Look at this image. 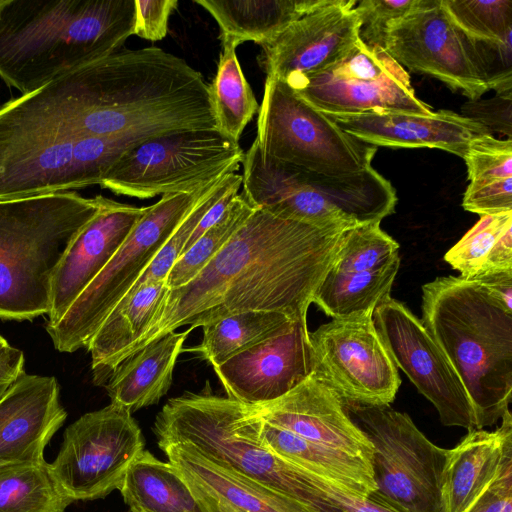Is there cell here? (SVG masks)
<instances>
[{"mask_svg": "<svg viewBox=\"0 0 512 512\" xmlns=\"http://www.w3.org/2000/svg\"><path fill=\"white\" fill-rule=\"evenodd\" d=\"M72 502L46 461L0 466V512H65Z\"/></svg>", "mask_w": 512, "mask_h": 512, "instance_id": "cell-33", "label": "cell"}, {"mask_svg": "<svg viewBox=\"0 0 512 512\" xmlns=\"http://www.w3.org/2000/svg\"><path fill=\"white\" fill-rule=\"evenodd\" d=\"M263 155L331 176L371 167L377 147L341 129L282 80L266 77L254 140Z\"/></svg>", "mask_w": 512, "mask_h": 512, "instance_id": "cell-9", "label": "cell"}, {"mask_svg": "<svg viewBox=\"0 0 512 512\" xmlns=\"http://www.w3.org/2000/svg\"><path fill=\"white\" fill-rule=\"evenodd\" d=\"M238 182H242V176L231 173L210 185L206 193L185 216L129 292L144 283L166 281L172 266L184 253L186 245L202 217L229 188Z\"/></svg>", "mask_w": 512, "mask_h": 512, "instance_id": "cell-36", "label": "cell"}, {"mask_svg": "<svg viewBox=\"0 0 512 512\" xmlns=\"http://www.w3.org/2000/svg\"><path fill=\"white\" fill-rule=\"evenodd\" d=\"M250 406L265 422L372 462V444L348 415L343 400L312 374L284 396Z\"/></svg>", "mask_w": 512, "mask_h": 512, "instance_id": "cell-19", "label": "cell"}, {"mask_svg": "<svg viewBox=\"0 0 512 512\" xmlns=\"http://www.w3.org/2000/svg\"><path fill=\"white\" fill-rule=\"evenodd\" d=\"M344 407L372 444L373 494L401 512H441L449 449L432 443L408 414L390 405Z\"/></svg>", "mask_w": 512, "mask_h": 512, "instance_id": "cell-10", "label": "cell"}, {"mask_svg": "<svg viewBox=\"0 0 512 512\" xmlns=\"http://www.w3.org/2000/svg\"><path fill=\"white\" fill-rule=\"evenodd\" d=\"M424 327L463 384L477 428L496 423L512 398V314L474 280L442 276L422 286Z\"/></svg>", "mask_w": 512, "mask_h": 512, "instance_id": "cell-4", "label": "cell"}, {"mask_svg": "<svg viewBox=\"0 0 512 512\" xmlns=\"http://www.w3.org/2000/svg\"><path fill=\"white\" fill-rule=\"evenodd\" d=\"M203 512H317L218 464L187 442L159 447Z\"/></svg>", "mask_w": 512, "mask_h": 512, "instance_id": "cell-22", "label": "cell"}, {"mask_svg": "<svg viewBox=\"0 0 512 512\" xmlns=\"http://www.w3.org/2000/svg\"><path fill=\"white\" fill-rule=\"evenodd\" d=\"M471 40L489 90L512 93V31L501 39Z\"/></svg>", "mask_w": 512, "mask_h": 512, "instance_id": "cell-40", "label": "cell"}, {"mask_svg": "<svg viewBox=\"0 0 512 512\" xmlns=\"http://www.w3.org/2000/svg\"><path fill=\"white\" fill-rule=\"evenodd\" d=\"M444 259L466 280L490 272L512 271V211L482 215Z\"/></svg>", "mask_w": 512, "mask_h": 512, "instance_id": "cell-29", "label": "cell"}, {"mask_svg": "<svg viewBox=\"0 0 512 512\" xmlns=\"http://www.w3.org/2000/svg\"><path fill=\"white\" fill-rule=\"evenodd\" d=\"M399 244L380 222L357 225L345 231L331 269L340 272L374 271L399 257Z\"/></svg>", "mask_w": 512, "mask_h": 512, "instance_id": "cell-35", "label": "cell"}, {"mask_svg": "<svg viewBox=\"0 0 512 512\" xmlns=\"http://www.w3.org/2000/svg\"><path fill=\"white\" fill-rule=\"evenodd\" d=\"M292 320L297 319L284 312L268 310L229 315L202 326V341L186 351L198 353L216 367L272 337Z\"/></svg>", "mask_w": 512, "mask_h": 512, "instance_id": "cell-32", "label": "cell"}, {"mask_svg": "<svg viewBox=\"0 0 512 512\" xmlns=\"http://www.w3.org/2000/svg\"><path fill=\"white\" fill-rule=\"evenodd\" d=\"M356 0H328L262 46L266 77L282 81L310 76L343 59L359 40Z\"/></svg>", "mask_w": 512, "mask_h": 512, "instance_id": "cell-16", "label": "cell"}, {"mask_svg": "<svg viewBox=\"0 0 512 512\" xmlns=\"http://www.w3.org/2000/svg\"><path fill=\"white\" fill-rule=\"evenodd\" d=\"M495 431L474 429L449 449L441 485V512H465L512 453V416L508 410Z\"/></svg>", "mask_w": 512, "mask_h": 512, "instance_id": "cell-23", "label": "cell"}, {"mask_svg": "<svg viewBox=\"0 0 512 512\" xmlns=\"http://www.w3.org/2000/svg\"><path fill=\"white\" fill-rule=\"evenodd\" d=\"M442 4L473 39H501L512 31V0H442Z\"/></svg>", "mask_w": 512, "mask_h": 512, "instance_id": "cell-37", "label": "cell"}, {"mask_svg": "<svg viewBox=\"0 0 512 512\" xmlns=\"http://www.w3.org/2000/svg\"><path fill=\"white\" fill-rule=\"evenodd\" d=\"M133 512H141V511H133Z\"/></svg>", "mask_w": 512, "mask_h": 512, "instance_id": "cell-49", "label": "cell"}, {"mask_svg": "<svg viewBox=\"0 0 512 512\" xmlns=\"http://www.w3.org/2000/svg\"><path fill=\"white\" fill-rule=\"evenodd\" d=\"M95 216L72 240L54 274L47 324L57 323L120 248L148 207L98 195Z\"/></svg>", "mask_w": 512, "mask_h": 512, "instance_id": "cell-18", "label": "cell"}, {"mask_svg": "<svg viewBox=\"0 0 512 512\" xmlns=\"http://www.w3.org/2000/svg\"><path fill=\"white\" fill-rule=\"evenodd\" d=\"M211 184L192 193L162 196L148 206L120 248L62 318L46 325L56 350L72 353L88 346L108 314L130 291Z\"/></svg>", "mask_w": 512, "mask_h": 512, "instance_id": "cell-7", "label": "cell"}, {"mask_svg": "<svg viewBox=\"0 0 512 512\" xmlns=\"http://www.w3.org/2000/svg\"><path fill=\"white\" fill-rule=\"evenodd\" d=\"M242 166L241 194L252 207L320 228L381 222L397 201L392 184L372 166L350 175L320 174L263 155L255 141Z\"/></svg>", "mask_w": 512, "mask_h": 512, "instance_id": "cell-6", "label": "cell"}, {"mask_svg": "<svg viewBox=\"0 0 512 512\" xmlns=\"http://www.w3.org/2000/svg\"><path fill=\"white\" fill-rule=\"evenodd\" d=\"M134 22V0H0V78L32 93L118 51Z\"/></svg>", "mask_w": 512, "mask_h": 512, "instance_id": "cell-3", "label": "cell"}, {"mask_svg": "<svg viewBox=\"0 0 512 512\" xmlns=\"http://www.w3.org/2000/svg\"><path fill=\"white\" fill-rule=\"evenodd\" d=\"M384 49L403 68L432 76L470 100L489 91L471 38L453 21L442 0H423L393 21Z\"/></svg>", "mask_w": 512, "mask_h": 512, "instance_id": "cell-14", "label": "cell"}, {"mask_svg": "<svg viewBox=\"0 0 512 512\" xmlns=\"http://www.w3.org/2000/svg\"><path fill=\"white\" fill-rule=\"evenodd\" d=\"M372 314L365 311L332 319L309 332L311 374L343 402L390 405L401 380Z\"/></svg>", "mask_w": 512, "mask_h": 512, "instance_id": "cell-13", "label": "cell"}, {"mask_svg": "<svg viewBox=\"0 0 512 512\" xmlns=\"http://www.w3.org/2000/svg\"><path fill=\"white\" fill-rule=\"evenodd\" d=\"M284 82L298 97L325 114L433 113L416 97L405 68L385 49L368 46L360 38L331 67Z\"/></svg>", "mask_w": 512, "mask_h": 512, "instance_id": "cell-12", "label": "cell"}, {"mask_svg": "<svg viewBox=\"0 0 512 512\" xmlns=\"http://www.w3.org/2000/svg\"><path fill=\"white\" fill-rule=\"evenodd\" d=\"M98 196L57 192L0 201V319L48 314L54 274Z\"/></svg>", "mask_w": 512, "mask_h": 512, "instance_id": "cell-5", "label": "cell"}, {"mask_svg": "<svg viewBox=\"0 0 512 512\" xmlns=\"http://www.w3.org/2000/svg\"><path fill=\"white\" fill-rule=\"evenodd\" d=\"M473 280L512 314V271L485 273Z\"/></svg>", "mask_w": 512, "mask_h": 512, "instance_id": "cell-45", "label": "cell"}, {"mask_svg": "<svg viewBox=\"0 0 512 512\" xmlns=\"http://www.w3.org/2000/svg\"><path fill=\"white\" fill-rule=\"evenodd\" d=\"M345 231L255 209L193 280L169 290L159 315L125 358L182 326L202 327L245 311H280L307 319Z\"/></svg>", "mask_w": 512, "mask_h": 512, "instance_id": "cell-2", "label": "cell"}, {"mask_svg": "<svg viewBox=\"0 0 512 512\" xmlns=\"http://www.w3.org/2000/svg\"><path fill=\"white\" fill-rule=\"evenodd\" d=\"M243 158L239 143L217 130L177 132L126 150L100 186L138 199L192 193L236 173Z\"/></svg>", "mask_w": 512, "mask_h": 512, "instance_id": "cell-8", "label": "cell"}, {"mask_svg": "<svg viewBox=\"0 0 512 512\" xmlns=\"http://www.w3.org/2000/svg\"><path fill=\"white\" fill-rule=\"evenodd\" d=\"M8 116L28 134L107 137L133 145L217 130L202 75L157 47L118 50L79 66L10 100Z\"/></svg>", "mask_w": 512, "mask_h": 512, "instance_id": "cell-1", "label": "cell"}, {"mask_svg": "<svg viewBox=\"0 0 512 512\" xmlns=\"http://www.w3.org/2000/svg\"><path fill=\"white\" fill-rule=\"evenodd\" d=\"M242 182H238L229 188L205 213L197 227L193 231L184 253L196 242V240L210 227H212L225 213L231 200L238 194ZM183 253V254H184ZM182 254V255H183Z\"/></svg>", "mask_w": 512, "mask_h": 512, "instance_id": "cell-47", "label": "cell"}, {"mask_svg": "<svg viewBox=\"0 0 512 512\" xmlns=\"http://www.w3.org/2000/svg\"><path fill=\"white\" fill-rule=\"evenodd\" d=\"M135 22L133 34L149 41L162 40L168 30V21L178 5L176 0H134Z\"/></svg>", "mask_w": 512, "mask_h": 512, "instance_id": "cell-43", "label": "cell"}, {"mask_svg": "<svg viewBox=\"0 0 512 512\" xmlns=\"http://www.w3.org/2000/svg\"><path fill=\"white\" fill-rule=\"evenodd\" d=\"M169 290L166 281L141 284L108 314L86 347L95 385L105 386L130 348L157 318Z\"/></svg>", "mask_w": 512, "mask_h": 512, "instance_id": "cell-24", "label": "cell"}, {"mask_svg": "<svg viewBox=\"0 0 512 512\" xmlns=\"http://www.w3.org/2000/svg\"><path fill=\"white\" fill-rule=\"evenodd\" d=\"M255 211L242 194L230 202L222 217L176 261L172 266L166 285L169 289L181 287L193 280L219 253L233 235Z\"/></svg>", "mask_w": 512, "mask_h": 512, "instance_id": "cell-34", "label": "cell"}, {"mask_svg": "<svg viewBox=\"0 0 512 512\" xmlns=\"http://www.w3.org/2000/svg\"><path fill=\"white\" fill-rule=\"evenodd\" d=\"M213 368L228 397L241 403L261 405L284 396L312 373L307 320L290 321Z\"/></svg>", "mask_w": 512, "mask_h": 512, "instance_id": "cell-17", "label": "cell"}, {"mask_svg": "<svg viewBox=\"0 0 512 512\" xmlns=\"http://www.w3.org/2000/svg\"><path fill=\"white\" fill-rule=\"evenodd\" d=\"M118 490L130 512H203L175 467L145 449Z\"/></svg>", "mask_w": 512, "mask_h": 512, "instance_id": "cell-28", "label": "cell"}, {"mask_svg": "<svg viewBox=\"0 0 512 512\" xmlns=\"http://www.w3.org/2000/svg\"><path fill=\"white\" fill-rule=\"evenodd\" d=\"M220 37L222 52L216 75L208 86L209 102L217 131L238 142L247 124L258 113L259 105L237 58L239 43L232 37Z\"/></svg>", "mask_w": 512, "mask_h": 512, "instance_id": "cell-31", "label": "cell"}, {"mask_svg": "<svg viewBox=\"0 0 512 512\" xmlns=\"http://www.w3.org/2000/svg\"><path fill=\"white\" fill-rule=\"evenodd\" d=\"M311 479L317 489L313 502V508L317 512H401L373 493L362 497L313 473Z\"/></svg>", "mask_w": 512, "mask_h": 512, "instance_id": "cell-41", "label": "cell"}, {"mask_svg": "<svg viewBox=\"0 0 512 512\" xmlns=\"http://www.w3.org/2000/svg\"><path fill=\"white\" fill-rule=\"evenodd\" d=\"M10 386V384H1L0 385V397L4 394V392L7 390V388Z\"/></svg>", "mask_w": 512, "mask_h": 512, "instance_id": "cell-48", "label": "cell"}, {"mask_svg": "<svg viewBox=\"0 0 512 512\" xmlns=\"http://www.w3.org/2000/svg\"><path fill=\"white\" fill-rule=\"evenodd\" d=\"M25 358L0 335V385L11 384L24 373Z\"/></svg>", "mask_w": 512, "mask_h": 512, "instance_id": "cell-46", "label": "cell"}, {"mask_svg": "<svg viewBox=\"0 0 512 512\" xmlns=\"http://www.w3.org/2000/svg\"><path fill=\"white\" fill-rule=\"evenodd\" d=\"M328 0H195L217 22L221 35L265 46L289 25Z\"/></svg>", "mask_w": 512, "mask_h": 512, "instance_id": "cell-27", "label": "cell"}, {"mask_svg": "<svg viewBox=\"0 0 512 512\" xmlns=\"http://www.w3.org/2000/svg\"><path fill=\"white\" fill-rule=\"evenodd\" d=\"M259 436L285 460L352 494L368 497L376 491L372 465L361 457L313 443L261 418Z\"/></svg>", "mask_w": 512, "mask_h": 512, "instance_id": "cell-26", "label": "cell"}, {"mask_svg": "<svg viewBox=\"0 0 512 512\" xmlns=\"http://www.w3.org/2000/svg\"><path fill=\"white\" fill-rule=\"evenodd\" d=\"M144 445L132 412L110 403L66 428L50 472L73 501L104 498L120 487Z\"/></svg>", "mask_w": 512, "mask_h": 512, "instance_id": "cell-11", "label": "cell"}, {"mask_svg": "<svg viewBox=\"0 0 512 512\" xmlns=\"http://www.w3.org/2000/svg\"><path fill=\"white\" fill-rule=\"evenodd\" d=\"M53 376H19L0 397V466L44 462V449L67 413Z\"/></svg>", "mask_w": 512, "mask_h": 512, "instance_id": "cell-20", "label": "cell"}, {"mask_svg": "<svg viewBox=\"0 0 512 512\" xmlns=\"http://www.w3.org/2000/svg\"><path fill=\"white\" fill-rule=\"evenodd\" d=\"M423 0H362L356 6L360 17V40L384 49L386 33L393 21L418 8Z\"/></svg>", "mask_w": 512, "mask_h": 512, "instance_id": "cell-39", "label": "cell"}, {"mask_svg": "<svg viewBox=\"0 0 512 512\" xmlns=\"http://www.w3.org/2000/svg\"><path fill=\"white\" fill-rule=\"evenodd\" d=\"M465 160L469 184L467 188H483L512 182V140L498 139L492 134L474 139Z\"/></svg>", "mask_w": 512, "mask_h": 512, "instance_id": "cell-38", "label": "cell"}, {"mask_svg": "<svg viewBox=\"0 0 512 512\" xmlns=\"http://www.w3.org/2000/svg\"><path fill=\"white\" fill-rule=\"evenodd\" d=\"M465 512H512V453Z\"/></svg>", "mask_w": 512, "mask_h": 512, "instance_id": "cell-44", "label": "cell"}, {"mask_svg": "<svg viewBox=\"0 0 512 512\" xmlns=\"http://www.w3.org/2000/svg\"><path fill=\"white\" fill-rule=\"evenodd\" d=\"M399 266L400 257L374 271L340 272L330 268L315 291L312 303L332 319L373 312L390 297Z\"/></svg>", "mask_w": 512, "mask_h": 512, "instance_id": "cell-30", "label": "cell"}, {"mask_svg": "<svg viewBox=\"0 0 512 512\" xmlns=\"http://www.w3.org/2000/svg\"><path fill=\"white\" fill-rule=\"evenodd\" d=\"M372 319L394 364L435 406L442 424L478 429L463 384L421 320L391 296L374 309Z\"/></svg>", "mask_w": 512, "mask_h": 512, "instance_id": "cell-15", "label": "cell"}, {"mask_svg": "<svg viewBox=\"0 0 512 512\" xmlns=\"http://www.w3.org/2000/svg\"><path fill=\"white\" fill-rule=\"evenodd\" d=\"M461 115L486 127L491 133L499 132L512 136V93L496 94L490 99L466 102Z\"/></svg>", "mask_w": 512, "mask_h": 512, "instance_id": "cell-42", "label": "cell"}, {"mask_svg": "<svg viewBox=\"0 0 512 512\" xmlns=\"http://www.w3.org/2000/svg\"><path fill=\"white\" fill-rule=\"evenodd\" d=\"M326 115L345 132L376 147L438 148L461 158L474 139L492 134L480 123L449 110L428 116L375 111Z\"/></svg>", "mask_w": 512, "mask_h": 512, "instance_id": "cell-21", "label": "cell"}, {"mask_svg": "<svg viewBox=\"0 0 512 512\" xmlns=\"http://www.w3.org/2000/svg\"><path fill=\"white\" fill-rule=\"evenodd\" d=\"M191 330L167 333L125 358L105 384L110 403L132 413L157 404L172 384L176 360Z\"/></svg>", "mask_w": 512, "mask_h": 512, "instance_id": "cell-25", "label": "cell"}]
</instances>
